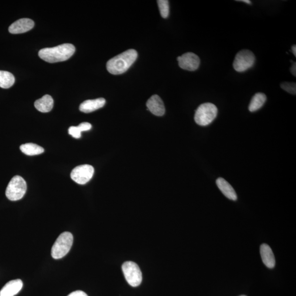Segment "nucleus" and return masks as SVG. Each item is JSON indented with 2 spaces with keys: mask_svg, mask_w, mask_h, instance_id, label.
<instances>
[{
  "mask_svg": "<svg viewBox=\"0 0 296 296\" xmlns=\"http://www.w3.org/2000/svg\"><path fill=\"white\" fill-rule=\"evenodd\" d=\"M67 296H88L87 295L82 291H76L73 292Z\"/></svg>",
  "mask_w": 296,
  "mask_h": 296,
  "instance_id": "b1692460",
  "label": "nucleus"
},
{
  "mask_svg": "<svg viewBox=\"0 0 296 296\" xmlns=\"http://www.w3.org/2000/svg\"><path fill=\"white\" fill-rule=\"evenodd\" d=\"M292 52H293L294 54L295 57H296V46L294 45L293 47H292Z\"/></svg>",
  "mask_w": 296,
  "mask_h": 296,
  "instance_id": "a878e982",
  "label": "nucleus"
},
{
  "mask_svg": "<svg viewBox=\"0 0 296 296\" xmlns=\"http://www.w3.org/2000/svg\"><path fill=\"white\" fill-rule=\"evenodd\" d=\"M216 184L218 188L226 197L231 200H237V195L233 188L223 178H218L216 180Z\"/></svg>",
  "mask_w": 296,
  "mask_h": 296,
  "instance_id": "2eb2a0df",
  "label": "nucleus"
},
{
  "mask_svg": "<svg viewBox=\"0 0 296 296\" xmlns=\"http://www.w3.org/2000/svg\"><path fill=\"white\" fill-rule=\"evenodd\" d=\"M179 66L181 69L195 71L200 64V59L197 54L192 52L186 53L177 58Z\"/></svg>",
  "mask_w": 296,
  "mask_h": 296,
  "instance_id": "1a4fd4ad",
  "label": "nucleus"
},
{
  "mask_svg": "<svg viewBox=\"0 0 296 296\" xmlns=\"http://www.w3.org/2000/svg\"><path fill=\"white\" fill-rule=\"evenodd\" d=\"M68 132L71 136L75 138H80L82 137V132L78 126H71L68 130Z\"/></svg>",
  "mask_w": 296,
  "mask_h": 296,
  "instance_id": "4be33fe9",
  "label": "nucleus"
},
{
  "mask_svg": "<svg viewBox=\"0 0 296 296\" xmlns=\"http://www.w3.org/2000/svg\"><path fill=\"white\" fill-rule=\"evenodd\" d=\"M126 280L129 285L132 287H137L142 281V274L138 265L133 262H126L122 265Z\"/></svg>",
  "mask_w": 296,
  "mask_h": 296,
  "instance_id": "0eeeda50",
  "label": "nucleus"
},
{
  "mask_svg": "<svg viewBox=\"0 0 296 296\" xmlns=\"http://www.w3.org/2000/svg\"><path fill=\"white\" fill-rule=\"evenodd\" d=\"M105 104V100L103 98L87 100L80 104L79 109L84 113H91L102 108Z\"/></svg>",
  "mask_w": 296,
  "mask_h": 296,
  "instance_id": "ddd939ff",
  "label": "nucleus"
},
{
  "mask_svg": "<svg viewBox=\"0 0 296 296\" xmlns=\"http://www.w3.org/2000/svg\"><path fill=\"white\" fill-rule=\"evenodd\" d=\"M148 110L154 115L162 116L165 113L163 101L158 95L151 96L147 102Z\"/></svg>",
  "mask_w": 296,
  "mask_h": 296,
  "instance_id": "9b49d317",
  "label": "nucleus"
},
{
  "mask_svg": "<svg viewBox=\"0 0 296 296\" xmlns=\"http://www.w3.org/2000/svg\"><path fill=\"white\" fill-rule=\"evenodd\" d=\"M95 172L94 168L90 164H82L72 170L71 179L79 184H85L90 181Z\"/></svg>",
  "mask_w": 296,
  "mask_h": 296,
  "instance_id": "6e6552de",
  "label": "nucleus"
},
{
  "mask_svg": "<svg viewBox=\"0 0 296 296\" xmlns=\"http://www.w3.org/2000/svg\"><path fill=\"white\" fill-rule=\"evenodd\" d=\"M266 100V97L263 93H257L252 99L249 103L248 110L249 112H255L263 106Z\"/></svg>",
  "mask_w": 296,
  "mask_h": 296,
  "instance_id": "f3484780",
  "label": "nucleus"
},
{
  "mask_svg": "<svg viewBox=\"0 0 296 296\" xmlns=\"http://www.w3.org/2000/svg\"><path fill=\"white\" fill-rule=\"evenodd\" d=\"M242 1L245 3H247L248 4V5H251L252 3L251 1H249V0H242V1Z\"/></svg>",
  "mask_w": 296,
  "mask_h": 296,
  "instance_id": "bb28decb",
  "label": "nucleus"
},
{
  "mask_svg": "<svg viewBox=\"0 0 296 296\" xmlns=\"http://www.w3.org/2000/svg\"><path fill=\"white\" fill-rule=\"evenodd\" d=\"M26 181L22 177H13L8 183L6 190V196L11 201H17L22 198L27 192Z\"/></svg>",
  "mask_w": 296,
  "mask_h": 296,
  "instance_id": "39448f33",
  "label": "nucleus"
},
{
  "mask_svg": "<svg viewBox=\"0 0 296 296\" xmlns=\"http://www.w3.org/2000/svg\"><path fill=\"white\" fill-rule=\"evenodd\" d=\"M23 286V282L20 279L11 280L2 287L0 296H15L22 290Z\"/></svg>",
  "mask_w": 296,
  "mask_h": 296,
  "instance_id": "f8f14e48",
  "label": "nucleus"
},
{
  "mask_svg": "<svg viewBox=\"0 0 296 296\" xmlns=\"http://www.w3.org/2000/svg\"><path fill=\"white\" fill-rule=\"evenodd\" d=\"M290 71L291 72L292 74H293L295 77L296 76V62H294L293 66H291Z\"/></svg>",
  "mask_w": 296,
  "mask_h": 296,
  "instance_id": "393cba45",
  "label": "nucleus"
},
{
  "mask_svg": "<svg viewBox=\"0 0 296 296\" xmlns=\"http://www.w3.org/2000/svg\"><path fill=\"white\" fill-rule=\"evenodd\" d=\"M157 2L161 16L164 18H167L170 13L168 1L167 0H159Z\"/></svg>",
  "mask_w": 296,
  "mask_h": 296,
  "instance_id": "aec40b11",
  "label": "nucleus"
},
{
  "mask_svg": "<svg viewBox=\"0 0 296 296\" xmlns=\"http://www.w3.org/2000/svg\"><path fill=\"white\" fill-rule=\"evenodd\" d=\"M24 154L29 156L40 155L44 152V148L33 143L24 144L20 147Z\"/></svg>",
  "mask_w": 296,
  "mask_h": 296,
  "instance_id": "a211bd4d",
  "label": "nucleus"
},
{
  "mask_svg": "<svg viewBox=\"0 0 296 296\" xmlns=\"http://www.w3.org/2000/svg\"><path fill=\"white\" fill-rule=\"evenodd\" d=\"M34 27V22L31 19L23 18L12 24L8 31L13 34H18L31 31Z\"/></svg>",
  "mask_w": 296,
  "mask_h": 296,
  "instance_id": "9d476101",
  "label": "nucleus"
},
{
  "mask_svg": "<svg viewBox=\"0 0 296 296\" xmlns=\"http://www.w3.org/2000/svg\"><path fill=\"white\" fill-rule=\"evenodd\" d=\"M256 58L251 50L243 49L236 54L233 63L234 69L239 73H242L254 66Z\"/></svg>",
  "mask_w": 296,
  "mask_h": 296,
  "instance_id": "423d86ee",
  "label": "nucleus"
},
{
  "mask_svg": "<svg viewBox=\"0 0 296 296\" xmlns=\"http://www.w3.org/2000/svg\"><path fill=\"white\" fill-rule=\"evenodd\" d=\"M138 53L136 50L129 49L110 59L107 62V68L113 75L123 74L136 61Z\"/></svg>",
  "mask_w": 296,
  "mask_h": 296,
  "instance_id": "f257e3e1",
  "label": "nucleus"
},
{
  "mask_svg": "<svg viewBox=\"0 0 296 296\" xmlns=\"http://www.w3.org/2000/svg\"><path fill=\"white\" fill-rule=\"evenodd\" d=\"M281 87L283 90L292 95L296 94V84L295 82H284L281 83Z\"/></svg>",
  "mask_w": 296,
  "mask_h": 296,
  "instance_id": "412c9836",
  "label": "nucleus"
},
{
  "mask_svg": "<svg viewBox=\"0 0 296 296\" xmlns=\"http://www.w3.org/2000/svg\"><path fill=\"white\" fill-rule=\"evenodd\" d=\"M75 51L73 45L65 44L54 48L42 49L39 52V56L44 61L53 63L67 60L73 56Z\"/></svg>",
  "mask_w": 296,
  "mask_h": 296,
  "instance_id": "f03ea898",
  "label": "nucleus"
},
{
  "mask_svg": "<svg viewBox=\"0 0 296 296\" xmlns=\"http://www.w3.org/2000/svg\"><path fill=\"white\" fill-rule=\"evenodd\" d=\"M217 114L218 109L214 104L205 103L197 108L194 120L197 125L206 126L212 123L216 118Z\"/></svg>",
  "mask_w": 296,
  "mask_h": 296,
  "instance_id": "20e7f679",
  "label": "nucleus"
},
{
  "mask_svg": "<svg viewBox=\"0 0 296 296\" xmlns=\"http://www.w3.org/2000/svg\"><path fill=\"white\" fill-rule=\"evenodd\" d=\"M53 104L52 97L48 95H45L41 99L36 100L34 103L36 109L41 113L49 112L52 109Z\"/></svg>",
  "mask_w": 296,
  "mask_h": 296,
  "instance_id": "dca6fc26",
  "label": "nucleus"
},
{
  "mask_svg": "<svg viewBox=\"0 0 296 296\" xmlns=\"http://www.w3.org/2000/svg\"><path fill=\"white\" fill-rule=\"evenodd\" d=\"M262 261L268 268L272 269L276 265V260L272 249L267 244H262L260 247Z\"/></svg>",
  "mask_w": 296,
  "mask_h": 296,
  "instance_id": "4468645a",
  "label": "nucleus"
},
{
  "mask_svg": "<svg viewBox=\"0 0 296 296\" xmlns=\"http://www.w3.org/2000/svg\"><path fill=\"white\" fill-rule=\"evenodd\" d=\"M15 78L10 72L0 70V87L9 88L14 85Z\"/></svg>",
  "mask_w": 296,
  "mask_h": 296,
  "instance_id": "6ab92c4d",
  "label": "nucleus"
},
{
  "mask_svg": "<svg viewBox=\"0 0 296 296\" xmlns=\"http://www.w3.org/2000/svg\"><path fill=\"white\" fill-rule=\"evenodd\" d=\"M78 127L82 132L83 131H89L92 128L91 124L88 123V122H83V123L80 124Z\"/></svg>",
  "mask_w": 296,
  "mask_h": 296,
  "instance_id": "5701e85b",
  "label": "nucleus"
},
{
  "mask_svg": "<svg viewBox=\"0 0 296 296\" xmlns=\"http://www.w3.org/2000/svg\"><path fill=\"white\" fill-rule=\"evenodd\" d=\"M245 296V295H242V296Z\"/></svg>",
  "mask_w": 296,
  "mask_h": 296,
  "instance_id": "cd10ccee",
  "label": "nucleus"
},
{
  "mask_svg": "<svg viewBox=\"0 0 296 296\" xmlns=\"http://www.w3.org/2000/svg\"><path fill=\"white\" fill-rule=\"evenodd\" d=\"M73 236L70 232H63L53 245L51 255L54 259H61L67 254L73 244Z\"/></svg>",
  "mask_w": 296,
  "mask_h": 296,
  "instance_id": "7ed1b4c3",
  "label": "nucleus"
}]
</instances>
